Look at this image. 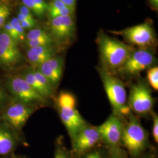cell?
<instances>
[{"label": "cell", "mask_w": 158, "mask_h": 158, "mask_svg": "<svg viewBox=\"0 0 158 158\" xmlns=\"http://www.w3.org/2000/svg\"><path fill=\"white\" fill-rule=\"evenodd\" d=\"M0 158H3L2 156H0Z\"/></svg>", "instance_id": "40"}, {"label": "cell", "mask_w": 158, "mask_h": 158, "mask_svg": "<svg viewBox=\"0 0 158 158\" xmlns=\"http://www.w3.org/2000/svg\"><path fill=\"white\" fill-rule=\"evenodd\" d=\"M102 60L109 69L121 68L134 49L115 38L100 32L97 40Z\"/></svg>", "instance_id": "1"}, {"label": "cell", "mask_w": 158, "mask_h": 158, "mask_svg": "<svg viewBox=\"0 0 158 158\" xmlns=\"http://www.w3.org/2000/svg\"><path fill=\"white\" fill-rule=\"evenodd\" d=\"M152 158V157H145V158Z\"/></svg>", "instance_id": "39"}, {"label": "cell", "mask_w": 158, "mask_h": 158, "mask_svg": "<svg viewBox=\"0 0 158 158\" xmlns=\"http://www.w3.org/2000/svg\"><path fill=\"white\" fill-rule=\"evenodd\" d=\"M10 14L9 9L6 6V8L4 9V10L0 14V29L2 28L4 23L6 21V18Z\"/></svg>", "instance_id": "33"}, {"label": "cell", "mask_w": 158, "mask_h": 158, "mask_svg": "<svg viewBox=\"0 0 158 158\" xmlns=\"http://www.w3.org/2000/svg\"><path fill=\"white\" fill-rule=\"evenodd\" d=\"M54 42V40L51 35L35 40H31L29 41H25L26 45L29 48L35 47V46H40L53 45Z\"/></svg>", "instance_id": "18"}, {"label": "cell", "mask_w": 158, "mask_h": 158, "mask_svg": "<svg viewBox=\"0 0 158 158\" xmlns=\"http://www.w3.org/2000/svg\"><path fill=\"white\" fill-rule=\"evenodd\" d=\"M54 158H70V157L64 147L57 145L56 147Z\"/></svg>", "instance_id": "28"}, {"label": "cell", "mask_w": 158, "mask_h": 158, "mask_svg": "<svg viewBox=\"0 0 158 158\" xmlns=\"http://www.w3.org/2000/svg\"><path fill=\"white\" fill-rule=\"evenodd\" d=\"M6 6H0V14L2 12V11L4 10V9L6 8Z\"/></svg>", "instance_id": "38"}, {"label": "cell", "mask_w": 158, "mask_h": 158, "mask_svg": "<svg viewBox=\"0 0 158 158\" xmlns=\"http://www.w3.org/2000/svg\"><path fill=\"white\" fill-rule=\"evenodd\" d=\"M46 100L53 96L54 89L48 79L35 66L23 69L19 74Z\"/></svg>", "instance_id": "12"}, {"label": "cell", "mask_w": 158, "mask_h": 158, "mask_svg": "<svg viewBox=\"0 0 158 158\" xmlns=\"http://www.w3.org/2000/svg\"><path fill=\"white\" fill-rule=\"evenodd\" d=\"M51 29L53 40L67 44L72 40L76 32L73 17L64 16L52 18Z\"/></svg>", "instance_id": "13"}, {"label": "cell", "mask_w": 158, "mask_h": 158, "mask_svg": "<svg viewBox=\"0 0 158 158\" xmlns=\"http://www.w3.org/2000/svg\"><path fill=\"white\" fill-rule=\"evenodd\" d=\"M51 83L55 90L61 80L63 70V60L60 56H54L37 66H35Z\"/></svg>", "instance_id": "15"}, {"label": "cell", "mask_w": 158, "mask_h": 158, "mask_svg": "<svg viewBox=\"0 0 158 158\" xmlns=\"http://www.w3.org/2000/svg\"><path fill=\"white\" fill-rule=\"evenodd\" d=\"M100 71L104 89L114 114L117 116L127 114L130 108L126 105L127 97L123 83L108 72L107 69H102Z\"/></svg>", "instance_id": "4"}, {"label": "cell", "mask_w": 158, "mask_h": 158, "mask_svg": "<svg viewBox=\"0 0 158 158\" xmlns=\"http://www.w3.org/2000/svg\"><path fill=\"white\" fill-rule=\"evenodd\" d=\"M155 60V56L151 50L148 48H140L132 52L120 69L125 73L134 75L150 68Z\"/></svg>", "instance_id": "9"}, {"label": "cell", "mask_w": 158, "mask_h": 158, "mask_svg": "<svg viewBox=\"0 0 158 158\" xmlns=\"http://www.w3.org/2000/svg\"><path fill=\"white\" fill-rule=\"evenodd\" d=\"M107 158H127V154L118 147L111 148V151Z\"/></svg>", "instance_id": "26"}, {"label": "cell", "mask_w": 158, "mask_h": 158, "mask_svg": "<svg viewBox=\"0 0 158 158\" xmlns=\"http://www.w3.org/2000/svg\"><path fill=\"white\" fill-rule=\"evenodd\" d=\"M17 19L19 21L23 20H35L31 10L27 6H23L20 8L19 13L17 15Z\"/></svg>", "instance_id": "24"}, {"label": "cell", "mask_w": 158, "mask_h": 158, "mask_svg": "<svg viewBox=\"0 0 158 158\" xmlns=\"http://www.w3.org/2000/svg\"><path fill=\"white\" fill-rule=\"evenodd\" d=\"M148 81L153 88L158 90V68L156 66L150 68L148 70Z\"/></svg>", "instance_id": "20"}, {"label": "cell", "mask_w": 158, "mask_h": 158, "mask_svg": "<svg viewBox=\"0 0 158 158\" xmlns=\"http://www.w3.org/2000/svg\"><path fill=\"white\" fill-rule=\"evenodd\" d=\"M56 104L60 119L72 142L80 131L86 125L85 121L76 109V100L73 94L60 92L57 97Z\"/></svg>", "instance_id": "2"}, {"label": "cell", "mask_w": 158, "mask_h": 158, "mask_svg": "<svg viewBox=\"0 0 158 158\" xmlns=\"http://www.w3.org/2000/svg\"><path fill=\"white\" fill-rule=\"evenodd\" d=\"M115 33L123 35L128 42L140 48H148L155 42L154 31L148 23L127 28Z\"/></svg>", "instance_id": "8"}, {"label": "cell", "mask_w": 158, "mask_h": 158, "mask_svg": "<svg viewBox=\"0 0 158 158\" xmlns=\"http://www.w3.org/2000/svg\"><path fill=\"white\" fill-rule=\"evenodd\" d=\"M68 7L60 0H53L48 4V9H63Z\"/></svg>", "instance_id": "29"}, {"label": "cell", "mask_w": 158, "mask_h": 158, "mask_svg": "<svg viewBox=\"0 0 158 158\" xmlns=\"http://www.w3.org/2000/svg\"><path fill=\"white\" fill-rule=\"evenodd\" d=\"M23 56L17 42L5 33H0V66L14 68L22 62Z\"/></svg>", "instance_id": "10"}, {"label": "cell", "mask_w": 158, "mask_h": 158, "mask_svg": "<svg viewBox=\"0 0 158 158\" xmlns=\"http://www.w3.org/2000/svg\"><path fill=\"white\" fill-rule=\"evenodd\" d=\"M12 27L17 32L19 41H23L25 40V30L23 28L20 21L17 19V18H14L11 22H10Z\"/></svg>", "instance_id": "21"}, {"label": "cell", "mask_w": 158, "mask_h": 158, "mask_svg": "<svg viewBox=\"0 0 158 158\" xmlns=\"http://www.w3.org/2000/svg\"><path fill=\"white\" fill-rule=\"evenodd\" d=\"M100 139L97 127L86 124L72 141L74 150L78 153H84L94 147Z\"/></svg>", "instance_id": "14"}, {"label": "cell", "mask_w": 158, "mask_h": 158, "mask_svg": "<svg viewBox=\"0 0 158 158\" xmlns=\"http://www.w3.org/2000/svg\"><path fill=\"white\" fill-rule=\"evenodd\" d=\"M153 136L155 141L158 142V115L155 114L153 117Z\"/></svg>", "instance_id": "30"}, {"label": "cell", "mask_w": 158, "mask_h": 158, "mask_svg": "<svg viewBox=\"0 0 158 158\" xmlns=\"http://www.w3.org/2000/svg\"><path fill=\"white\" fill-rule=\"evenodd\" d=\"M36 108L13 97L0 112V122L19 132Z\"/></svg>", "instance_id": "5"}, {"label": "cell", "mask_w": 158, "mask_h": 158, "mask_svg": "<svg viewBox=\"0 0 158 158\" xmlns=\"http://www.w3.org/2000/svg\"><path fill=\"white\" fill-rule=\"evenodd\" d=\"M3 85L12 97L29 105L38 108L48 103V100L41 96L19 74L8 76Z\"/></svg>", "instance_id": "3"}, {"label": "cell", "mask_w": 158, "mask_h": 158, "mask_svg": "<svg viewBox=\"0 0 158 158\" xmlns=\"http://www.w3.org/2000/svg\"><path fill=\"white\" fill-rule=\"evenodd\" d=\"M93 158H102V156L99 153L96 152H93Z\"/></svg>", "instance_id": "36"}, {"label": "cell", "mask_w": 158, "mask_h": 158, "mask_svg": "<svg viewBox=\"0 0 158 158\" xmlns=\"http://www.w3.org/2000/svg\"><path fill=\"white\" fill-rule=\"evenodd\" d=\"M4 32L8 35L11 38H12L14 40H15L16 42L19 41L18 39V36L17 35V32L15 31V30L14 28L12 27L10 23H6L4 25Z\"/></svg>", "instance_id": "27"}, {"label": "cell", "mask_w": 158, "mask_h": 158, "mask_svg": "<svg viewBox=\"0 0 158 158\" xmlns=\"http://www.w3.org/2000/svg\"><path fill=\"white\" fill-rule=\"evenodd\" d=\"M153 100L147 85L139 83L132 86L128 98V107L139 114H147L152 108Z\"/></svg>", "instance_id": "7"}, {"label": "cell", "mask_w": 158, "mask_h": 158, "mask_svg": "<svg viewBox=\"0 0 158 158\" xmlns=\"http://www.w3.org/2000/svg\"><path fill=\"white\" fill-rule=\"evenodd\" d=\"M21 24L24 29H32L34 28L36 25V22L35 20H23L22 21H20Z\"/></svg>", "instance_id": "31"}, {"label": "cell", "mask_w": 158, "mask_h": 158, "mask_svg": "<svg viewBox=\"0 0 158 158\" xmlns=\"http://www.w3.org/2000/svg\"><path fill=\"white\" fill-rule=\"evenodd\" d=\"M97 128L100 138L107 145L111 148L118 147L124 128L118 116L111 115L103 124Z\"/></svg>", "instance_id": "11"}, {"label": "cell", "mask_w": 158, "mask_h": 158, "mask_svg": "<svg viewBox=\"0 0 158 158\" xmlns=\"http://www.w3.org/2000/svg\"><path fill=\"white\" fill-rule=\"evenodd\" d=\"M76 8L66 7L63 9H48L47 11L51 18L57 17L73 16Z\"/></svg>", "instance_id": "19"}, {"label": "cell", "mask_w": 158, "mask_h": 158, "mask_svg": "<svg viewBox=\"0 0 158 158\" xmlns=\"http://www.w3.org/2000/svg\"><path fill=\"white\" fill-rule=\"evenodd\" d=\"M151 5L154 7L155 9H158V0H149Z\"/></svg>", "instance_id": "35"}, {"label": "cell", "mask_w": 158, "mask_h": 158, "mask_svg": "<svg viewBox=\"0 0 158 158\" xmlns=\"http://www.w3.org/2000/svg\"><path fill=\"white\" fill-rule=\"evenodd\" d=\"M50 34H48L45 31L40 29H33L31 30L25 36V41L35 40L42 37H45Z\"/></svg>", "instance_id": "23"}, {"label": "cell", "mask_w": 158, "mask_h": 158, "mask_svg": "<svg viewBox=\"0 0 158 158\" xmlns=\"http://www.w3.org/2000/svg\"><path fill=\"white\" fill-rule=\"evenodd\" d=\"M23 6H27L31 11L38 17H42L44 15L42 12L40 11L39 7L37 6L35 0H22Z\"/></svg>", "instance_id": "25"}, {"label": "cell", "mask_w": 158, "mask_h": 158, "mask_svg": "<svg viewBox=\"0 0 158 158\" xmlns=\"http://www.w3.org/2000/svg\"><path fill=\"white\" fill-rule=\"evenodd\" d=\"M93 158V153H91L88 155H87L84 158Z\"/></svg>", "instance_id": "37"}, {"label": "cell", "mask_w": 158, "mask_h": 158, "mask_svg": "<svg viewBox=\"0 0 158 158\" xmlns=\"http://www.w3.org/2000/svg\"><path fill=\"white\" fill-rule=\"evenodd\" d=\"M35 1L39 7L40 11L44 15L46 12L48 11V4L46 3L45 0H35Z\"/></svg>", "instance_id": "32"}, {"label": "cell", "mask_w": 158, "mask_h": 158, "mask_svg": "<svg viewBox=\"0 0 158 158\" xmlns=\"http://www.w3.org/2000/svg\"><path fill=\"white\" fill-rule=\"evenodd\" d=\"M11 96L8 93L3 84L0 82V112L10 102Z\"/></svg>", "instance_id": "22"}, {"label": "cell", "mask_w": 158, "mask_h": 158, "mask_svg": "<svg viewBox=\"0 0 158 158\" xmlns=\"http://www.w3.org/2000/svg\"><path fill=\"white\" fill-rule=\"evenodd\" d=\"M147 140L146 131L135 117L131 116L128 123L123 128L121 141L131 156H136L145 149Z\"/></svg>", "instance_id": "6"}, {"label": "cell", "mask_w": 158, "mask_h": 158, "mask_svg": "<svg viewBox=\"0 0 158 158\" xmlns=\"http://www.w3.org/2000/svg\"><path fill=\"white\" fill-rule=\"evenodd\" d=\"M56 51L53 45L40 46L29 48L27 58L32 66H37L55 56Z\"/></svg>", "instance_id": "17"}, {"label": "cell", "mask_w": 158, "mask_h": 158, "mask_svg": "<svg viewBox=\"0 0 158 158\" xmlns=\"http://www.w3.org/2000/svg\"><path fill=\"white\" fill-rule=\"evenodd\" d=\"M63 2L68 6L70 8H76V3L77 0H60Z\"/></svg>", "instance_id": "34"}, {"label": "cell", "mask_w": 158, "mask_h": 158, "mask_svg": "<svg viewBox=\"0 0 158 158\" xmlns=\"http://www.w3.org/2000/svg\"><path fill=\"white\" fill-rule=\"evenodd\" d=\"M20 142L19 132L0 122V156L11 155L15 151Z\"/></svg>", "instance_id": "16"}]
</instances>
